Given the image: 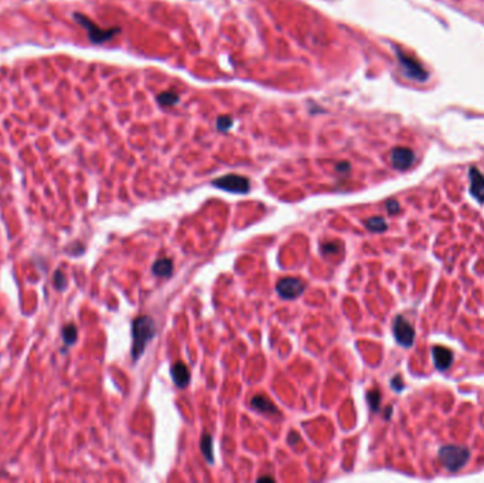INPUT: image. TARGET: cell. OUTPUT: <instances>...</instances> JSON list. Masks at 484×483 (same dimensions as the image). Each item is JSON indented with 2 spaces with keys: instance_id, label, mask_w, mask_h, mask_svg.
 <instances>
[{
  "instance_id": "cell-19",
  "label": "cell",
  "mask_w": 484,
  "mask_h": 483,
  "mask_svg": "<svg viewBox=\"0 0 484 483\" xmlns=\"http://www.w3.org/2000/svg\"><path fill=\"white\" fill-rule=\"evenodd\" d=\"M340 250H341V245H340V242H333V241H327V242H323L322 244V247H320V252L323 254V255H334V254H338L340 252Z\"/></svg>"
},
{
  "instance_id": "cell-12",
  "label": "cell",
  "mask_w": 484,
  "mask_h": 483,
  "mask_svg": "<svg viewBox=\"0 0 484 483\" xmlns=\"http://www.w3.org/2000/svg\"><path fill=\"white\" fill-rule=\"evenodd\" d=\"M251 407L265 415H279V410L275 407L274 402L265 395H255L251 399Z\"/></svg>"
},
{
  "instance_id": "cell-25",
  "label": "cell",
  "mask_w": 484,
  "mask_h": 483,
  "mask_svg": "<svg viewBox=\"0 0 484 483\" xmlns=\"http://www.w3.org/2000/svg\"><path fill=\"white\" fill-rule=\"evenodd\" d=\"M299 438H300V437H299L296 432H290V435H289V443H290V445H295L296 442L299 441Z\"/></svg>"
},
{
  "instance_id": "cell-21",
  "label": "cell",
  "mask_w": 484,
  "mask_h": 483,
  "mask_svg": "<svg viewBox=\"0 0 484 483\" xmlns=\"http://www.w3.org/2000/svg\"><path fill=\"white\" fill-rule=\"evenodd\" d=\"M54 286L58 291H64L65 286H67V278H65L63 271H60V269L55 271V273H54Z\"/></svg>"
},
{
  "instance_id": "cell-18",
  "label": "cell",
  "mask_w": 484,
  "mask_h": 483,
  "mask_svg": "<svg viewBox=\"0 0 484 483\" xmlns=\"http://www.w3.org/2000/svg\"><path fill=\"white\" fill-rule=\"evenodd\" d=\"M367 401L369 404V408L377 412L379 410V404H381V394L378 390H371L367 393Z\"/></svg>"
},
{
  "instance_id": "cell-2",
  "label": "cell",
  "mask_w": 484,
  "mask_h": 483,
  "mask_svg": "<svg viewBox=\"0 0 484 483\" xmlns=\"http://www.w3.org/2000/svg\"><path fill=\"white\" fill-rule=\"evenodd\" d=\"M439 461L450 472H457L470 459V451L463 446L446 445L439 449Z\"/></svg>"
},
{
  "instance_id": "cell-6",
  "label": "cell",
  "mask_w": 484,
  "mask_h": 483,
  "mask_svg": "<svg viewBox=\"0 0 484 483\" xmlns=\"http://www.w3.org/2000/svg\"><path fill=\"white\" fill-rule=\"evenodd\" d=\"M394 336L401 346L410 347L415 342V329L403 316H397L394 320Z\"/></svg>"
},
{
  "instance_id": "cell-16",
  "label": "cell",
  "mask_w": 484,
  "mask_h": 483,
  "mask_svg": "<svg viewBox=\"0 0 484 483\" xmlns=\"http://www.w3.org/2000/svg\"><path fill=\"white\" fill-rule=\"evenodd\" d=\"M180 96L173 91H166V92H160L158 96V102L161 106H174L179 104Z\"/></svg>"
},
{
  "instance_id": "cell-15",
  "label": "cell",
  "mask_w": 484,
  "mask_h": 483,
  "mask_svg": "<svg viewBox=\"0 0 484 483\" xmlns=\"http://www.w3.org/2000/svg\"><path fill=\"white\" fill-rule=\"evenodd\" d=\"M365 227L372 232H384L388 228L387 221L384 220L382 217H379V216L368 219V220L365 221Z\"/></svg>"
},
{
  "instance_id": "cell-23",
  "label": "cell",
  "mask_w": 484,
  "mask_h": 483,
  "mask_svg": "<svg viewBox=\"0 0 484 483\" xmlns=\"http://www.w3.org/2000/svg\"><path fill=\"white\" fill-rule=\"evenodd\" d=\"M387 211H388L390 214H397V213L400 211V204H398V201L390 200V201L387 203Z\"/></svg>"
},
{
  "instance_id": "cell-24",
  "label": "cell",
  "mask_w": 484,
  "mask_h": 483,
  "mask_svg": "<svg viewBox=\"0 0 484 483\" xmlns=\"http://www.w3.org/2000/svg\"><path fill=\"white\" fill-rule=\"evenodd\" d=\"M350 169H351V166H350L348 162H340V163H337L336 166V170L340 172V173H347Z\"/></svg>"
},
{
  "instance_id": "cell-3",
  "label": "cell",
  "mask_w": 484,
  "mask_h": 483,
  "mask_svg": "<svg viewBox=\"0 0 484 483\" xmlns=\"http://www.w3.org/2000/svg\"><path fill=\"white\" fill-rule=\"evenodd\" d=\"M74 19L81 27H84L85 30H86V33H88V39L94 43V44H101V43L108 42V40L114 39L116 34L121 32V30L116 29V27L115 29H101V27H98V26H96L89 17H86L85 14L78 13V11L74 13Z\"/></svg>"
},
{
  "instance_id": "cell-22",
  "label": "cell",
  "mask_w": 484,
  "mask_h": 483,
  "mask_svg": "<svg viewBox=\"0 0 484 483\" xmlns=\"http://www.w3.org/2000/svg\"><path fill=\"white\" fill-rule=\"evenodd\" d=\"M391 387L395 390L397 393H400V391L403 390L405 384L402 383V377H401L400 374H397L395 377H392V380H391Z\"/></svg>"
},
{
  "instance_id": "cell-13",
  "label": "cell",
  "mask_w": 484,
  "mask_h": 483,
  "mask_svg": "<svg viewBox=\"0 0 484 483\" xmlns=\"http://www.w3.org/2000/svg\"><path fill=\"white\" fill-rule=\"evenodd\" d=\"M152 271L156 276H160V278H168L171 273H173V263L171 260L168 258H163V260H159L156 263H153L152 266Z\"/></svg>"
},
{
  "instance_id": "cell-10",
  "label": "cell",
  "mask_w": 484,
  "mask_h": 483,
  "mask_svg": "<svg viewBox=\"0 0 484 483\" xmlns=\"http://www.w3.org/2000/svg\"><path fill=\"white\" fill-rule=\"evenodd\" d=\"M432 356H433V363L438 370L444 371L452 366L453 353L452 350L446 349L443 346H435L432 349Z\"/></svg>"
},
{
  "instance_id": "cell-14",
  "label": "cell",
  "mask_w": 484,
  "mask_h": 483,
  "mask_svg": "<svg viewBox=\"0 0 484 483\" xmlns=\"http://www.w3.org/2000/svg\"><path fill=\"white\" fill-rule=\"evenodd\" d=\"M201 452L207 462H214V446H212V437L208 434H204L201 438Z\"/></svg>"
},
{
  "instance_id": "cell-26",
  "label": "cell",
  "mask_w": 484,
  "mask_h": 483,
  "mask_svg": "<svg viewBox=\"0 0 484 483\" xmlns=\"http://www.w3.org/2000/svg\"><path fill=\"white\" fill-rule=\"evenodd\" d=\"M258 481H271V482H274V478H269V476H262V478H259Z\"/></svg>"
},
{
  "instance_id": "cell-9",
  "label": "cell",
  "mask_w": 484,
  "mask_h": 483,
  "mask_svg": "<svg viewBox=\"0 0 484 483\" xmlns=\"http://www.w3.org/2000/svg\"><path fill=\"white\" fill-rule=\"evenodd\" d=\"M470 193L479 203H484V176L477 168H470Z\"/></svg>"
},
{
  "instance_id": "cell-8",
  "label": "cell",
  "mask_w": 484,
  "mask_h": 483,
  "mask_svg": "<svg viewBox=\"0 0 484 483\" xmlns=\"http://www.w3.org/2000/svg\"><path fill=\"white\" fill-rule=\"evenodd\" d=\"M391 163L398 170H406L415 163V153L409 147H395L391 152Z\"/></svg>"
},
{
  "instance_id": "cell-4",
  "label": "cell",
  "mask_w": 484,
  "mask_h": 483,
  "mask_svg": "<svg viewBox=\"0 0 484 483\" xmlns=\"http://www.w3.org/2000/svg\"><path fill=\"white\" fill-rule=\"evenodd\" d=\"M212 186L235 194H246L251 190V181L245 176L240 175H225L222 177L212 180Z\"/></svg>"
},
{
  "instance_id": "cell-7",
  "label": "cell",
  "mask_w": 484,
  "mask_h": 483,
  "mask_svg": "<svg viewBox=\"0 0 484 483\" xmlns=\"http://www.w3.org/2000/svg\"><path fill=\"white\" fill-rule=\"evenodd\" d=\"M397 55H398L400 64L402 65V70H403V73L408 78H412L415 81H425L428 78V73L423 70V67L416 60L408 57L401 50H397Z\"/></svg>"
},
{
  "instance_id": "cell-20",
  "label": "cell",
  "mask_w": 484,
  "mask_h": 483,
  "mask_svg": "<svg viewBox=\"0 0 484 483\" xmlns=\"http://www.w3.org/2000/svg\"><path fill=\"white\" fill-rule=\"evenodd\" d=\"M234 126V119L231 116L228 115H222L220 118H217V129L221 131V132H228Z\"/></svg>"
},
{
  "instance_id": "cell-11",
  "label": "cell",
  "mask_w": 484,
  "mask_h": 483,
  "mask_svg": "<svg viewBox=\"0 0 484 483\" xmlns=\"http://www.w3.org/2000/svg\"><path fill=\"white\" fill-rule=\"evenodd\" d=\"M171 377H173L174 384H176L179 389H184V387L189 386L191 374H190L189 367H187L184 363L177 361V363H174L173 367H171Z\"/></svg>"
},
{
  "instance_id": "cell-1",
  "label": "cell",
  "mask_w": 484,
  "mask_h": 483,
  "mask_svg": "<svg viewBox=\"0 0 484 483\" xmlns=\"http://www.w3.org/2000/svg\"><path fill=\"white\" fill-rule=\"evenodd\" d=\"M156 335V326L150 316H139L132 325V357L136 361L145 351L148 343Z\"/></svg>"
},
{
  "instance_id": "cell-5",
  "label": "cell",
  "mask_w": 484,
  "mask_h": 483,
  "mask_svg": "<svg viewBox=\"0 0 484 483\" xmlns=\"http://www.w3.org/2000/svg\"><path fill=\"white\" fill-rule=\"evenodd\" d=\"M306 282L300 278H295V276H287V278H282L278 284H276V291L281 298L283 299H296L297 296L305 292Z\"/></svg>"
},
{
  "instance_id": "cell-17",
  "label": "cell",
  "mask_w": 484,
  "mask_h": 483,
  "mask_svg": "<svg viewBox=\"0 0 484 483\" xmlns=\"http://www.w3.org/2000/svg\"><path fill=\"white\" fill-rule=\"evenodd\" d=\"M78 339V330L74 325L65 326L63 329V340L67 346H73Z\"/></svg>"
}]
</instances>
